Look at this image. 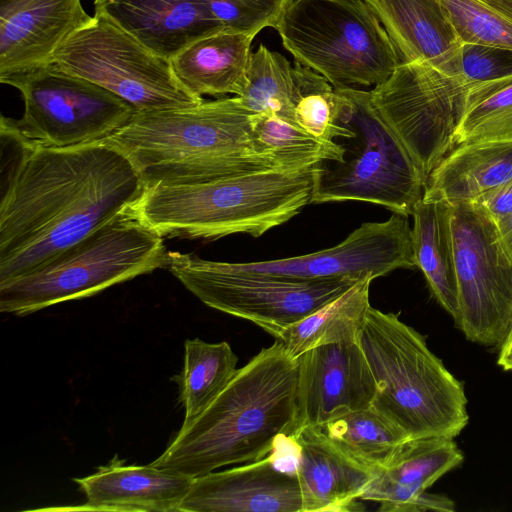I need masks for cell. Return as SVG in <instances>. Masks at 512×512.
<instances>
[{"label":"cell","instance_id":"cell-30","mask_svg":"<svg viewBox=\"0 0 512 512\" xmlns=\"http://www.w3.org/2000/svg\"><path fill=\"white\" fill-rule=\"evenodd\" d=\"M238 97L253 113H270L295 122L297 88L293 66L282 54L260 44L250 53L244 87Z\"/></svg>","mask_w":512,"mask_h":512},{"label":"cell","instance_id":"cell-37","mask_svg":"<svg viewBox=\"0 0 512 512\" xmlns=\"http://www.w3.org/2000/svg\"><path fill=\"white\" fill-rule=\"evenodd\" d=\"M498 351V366L504 371H512V326Z\"/></svg>","mask_w":512,"mask_h":512},{"label":"cell","instance_id":"cell-25","mask_svg":"<svg viewBox=\"0 0 512 512\" xmlns=\"http://www.w3.org/2000/svg\"><path fill=\"white\" fill-rule=\"evenodd\" d=\"M412 217L416 267L422 271L431 295L454 320L458 299L451 206L445 201L422 199Z\"/></svg>","mask_w":512,"mask_h":512},{"label":"cell","instance_id":"cell-22","mask_svg":"<svg viewBox=\"0 0 512 512\" xmlns=\"http://www.w3.org/2000/svg\"><path fill=\"white\" fill-rule=\"evenodd\" d=\"M94 7L169 59L195 40L225 30L203 0H94Z\"/></svg>","mask_w":512,"mask_h":512},{"label":"cell","instance_id":"cell-6","mask_svg":"<svg viewBox=\"0 0 512 512\" xmlns=\"http://www.w3.org/2000/svg\"><path fill=\"white\" fill-rule=\"evenodd\" d=\"M163 240L131 205L39 269L0 284V311L25 316L165 268Z\"/></svg>","mask_w":512,"mask_h":512},{"label":"cell","instance_id":"cell-33","mask_svg":"<svg viewBox=\"0 0 512 512\" xmlns=\"http://www.w3.org/2000/svg\"><path fill=\"white\" fill-rule=\"evenodd\" d=\"M461 43L512 49V0H440Z\"/></svg>","mask_w":512,"mask_h":512},{"label":"cell","instance_id":"cell-17","mask_svg":"<svg viewBox=\"0 0 512 512\" xmlns=\"http://www.w3.org/2000/svg\"><path fill=\"white\" fill-rule=\"evenodd\" d=\"M180 512H302L297 477L268 456L195 477Z\"/></svg>","mask_w":512,"mask_h":512},{"label":"cell","instance_id":"cell-14","mask_svg":"<svg viewBox=\"0 0 512 512\" xmlns=\"http://www.w3.org/2000/svg\"><path fill=\"white\" fill-rule=\"evenodd\" d=\"M231 267L293 280L349 277L373 279L400 268L416 267L412 228L406 216L393 213L384 222H365L334 247L306 255Z\"/></svg>","mask_w":512,"mask_h":512},{"label":"cell","instance_id":"cell-27","mask_svg":"<svg viewBox=\"0 0 512 512\" xmlns=\"http://www.w3.org/2000/svg\"><path fill=\"white\" fill-rule=\"evenodd\" d=\"M237 355L225 342L208 343L199 338L184 343L183 368L172 377L185 411L182 425L197 417L223 390L237 371Z\"/></svg>","mask_w":512,"mask_h":512},{"label":"cell","instance_id":"cell-1","mask_svg":"<svg viewBox=\"0 0 512 512\" xmlns=\"http://www.w3.org/2000/svg\"><path fill=\"white\" fill-rule=\"evenodd\" d=\"M20 147L0 202V284L25 276L129 208L144 190L106 141Z\"/></svg>","mask_w":512,"mask_h":512},{"label":"cell","instance_id":"cell-29","mask_svg":"<svg viewBox=\"0 0 512 512\" xmlns=\"http://www.w3.org/2000/svg\"><path fill=\"white\" fill-rule=\"evenodd\" d=\"M251 139L258 154L272 158L284 169L341 161L344 152L336 141L320 139L296 122L270 113L252 115Z\"/></svg>","mask_w":512,"mask_h":512},{"label":"cell","instance_id":"cell-10","mask_svg":"<svg viewBox=\"0 0 512 512\" xmlns=\"http://www.w3.org/2000/svg\"><path fill=\"white\" fill-rule=\"evenodd\" d=\"M165 268L205 305L248 320L275 339L361 280H293L178 251H167Z\"/></svg>","mask_w":512,"mask_h":512},{"label":"cell","instance_id":"cell-31","mask_svg":"<svg viewBox=\"0 0 512 512\" xmlns=\"http://www.w3.org/2000/svg\"><path fill=\"white\" fill-rule=\"evenodd\" d=\"M512 139V75L470 86L466 109L456 132L464 143Z\"/></svg>","mask_w":512,"mask_h":512},{"label":"cell","instance_id":"cell-36","mask_svg":"<svg viewBox=\"0 0 512 512\" xmlns=\"http://www.w3.org/2000/svg\"><path fill=\"white\" fill-rule=\"evenodd\" d=\"M476 203L498 225L512 216V180L491 189L476 198Z\"/></svg>","mask_w":512,"mask_h":512},{"label":"cell","instance_id":"cell-24","mask_svg":"<svg viewBox=\"0 0 512 512\" xmlns=\"http://www.w3.org/2000/svg\"><path fill=\"white\" fill-rule=\"evenodd\" d=\"M255 36L220 30L187 45L171 58L175 76L193 95L239 96Z\"/></svg>","mask_w":512,"mask_h":512},{"label":"cell","instance_id":"cell-7","mask_svg":"<svg viewBox=\"0 0 512 512\" xmlns=\"http://www.w3.org/2000/svg\"><path fill=\"white\" fill-rule=\"evenodd\" d=\"M335 90L341 124L353 135L336 141L344 150L341 161L317 164L311 203L364 201L412 216L426 177L375 109L370 91Z\"/></svg>","mask_w":512,"mask_h":512},{"label":"cell","instance_id":"cell-18","mask_svg":"<svg viewBox=\"0 0 512 512\" xmlns=\"http://www.w3.org/2000/svg\"><path fill=\"white\" fill-rule=\"evenodd\" d=\"M91 18L81 0H0V81L48 64Z\"/></svg>","mask_w":512,"mask_h":512},{"label":"cell","instance_id":"cell-21","mask_svg":"<svg viewBox=\"0 0 512 512\" xmlns=\"http://www.w3.org/2000/svg\"><path fill=\"white\" fill-rule=\"evenodd\" d=\"M463 460L454 438L407 439L377 471L360 500L379 502L384 512H418L420 496Z\"/></svg>","mask_w":512,"mask_h":512},{"label":"cell","instance_id":"cell-8","mask_svg":"<svg viewBox=\"0 0 512 512\" xmlns=\"http://www.w3.org/2000/svg\"><path fill=\"white\" fill-rule=\"evenodd\" d=\"M274 28L295 61L334 89L381 84L401 62L363 0H290Z\"/></svg>","mask_w":512,"mask_h":512},{"label":"cell","instance_id":"cell-26","mask_svg":"<svg viewBox=\"0 0 512 512\" xmlns=\"http://www.w3.org/2000/svg\"><path fill=\"white\" fill-rule=\"evenodd\" d=\"M368 276L281 332L280 340L287 353L297 359L315 347L356 342L359 330L369 310Z\"/></svg>","mask_w":512,"mask_h":512},{"label":"cell","instance_id":"cell-32","mask_svg":"<svg viewBox=\"0 0 512 512\" xmlns=\"http://www.w3.org/2000/svg\"><path fill=\"white\" fill-rule=\"evenodd\" d=\"M293 76L297 88L295 122L323 140L352 136L353 132L341 124L339 96L329 81L296 61Z\"/></svg>","mask_w":512,"mask_h":512},{"label":"cell","instance_id":"cell-4","mask_svg":"<svg viewBox=\"0 0 512 512\" xmlns=\"http://www.w3.org/2000/svg\"><path fill=\"white\" fill-rule=\"evenodd\" d=\"M317 164L273 168L215 180L145 187L134 212L163 238L259 237L312 202Z\"/></svg>","mask_w":512,"mask_h":512},{"label":"cell","instance_id":"cell-13","mask_svg":"<svg viewBox=\"0 0 512 512\" xmlns=\"http://www.w3.org/2000/svg\"><path fill=\"white\" fill-rule=\"evenodd\" d=\"M470 85L430 65L400 62L370 90L372 103L424 176L456 146Z\"/></svg>","mask_w":512,"mask_h":512},{"label":"cell","instance_id":"cell-11","mask_svg":"<svg viewBox=\"0 0 512 512\" xmlns=\"http://www.w3.org/2000/svg\"><path fill=\"white\" fill-rule=\"evenodd\" d=\"M24 101L18 120L2 116L1 131L25 142L63 148L102 141L137 112L109 90L67 74L50 63L1 81Z\"/></svg>","mask_w":512,"mask_h":512},{"label":"cell","instance_id":"cell-15","mask_svg":"<svg viewBox=\"0 0 512 512\" xmlns=\"http://www.w3.org/2000/svg\"><path fill=\"white\" fill-rule=\"evenodd\" d=\"M297 360L295 431L372 405L376 384L358 341L315 347Z\"/></svg>","mask_w":512,"mask_h":512},{"label":"cell","instance_id":"cell-16","mask_svg":"<svg viewBox=\"0 0 512 512\" xmlns=\"http://www.w3.org/2000/svg\"><path fill=\"white\" fill-rule=\"evenodd\" d=\"M291 464L288 472L298 480L302 512H350L363 510L358 502L376 472L339 450L320 426L303 427L283 436Z\"/></svg>","mask_w":512,"mask_h":512},{"label":"cell","instance_id":"cell-5","mask_svg":"<svg viewBox=\"0 0 512 512\" xmlns=\"http://www.w3.org/2000/svg\"><path fill=\"white\" fill-rule=\"evenodd\" d=\"M357 341L376 384L371 407L410 439L455 438L467 426L462 382L398 314L370 307Z\"/></svg>","mask_w":512,"mask_h":512},{"label":"cell","instance_id":"cell-28","mask_svg":"<svg viewBox=\"0 0 512 512\" xmlns=\"http://www.w3.org/2000/svg\"><path fill=\"white\" fill-rule=\"evenodd\" d=\"M320 427L345 455L376 473L399 445L410 439L371 406L346 413Z\"/></svg>","mask_w":512,"mask_h":512},{"label":"cell","instance_id":"cell-34","mask_svg":"<svg viewBox=\"0 0 512 512\" xmlns=\"http://www.w3.org/2000/svg\"><path fill=\"white\" fill-rule=\"evenodd\" d=\"M290 0H203L210 14L225 30L256 36L275 26Z\"/></svg>","mask_w":512,"mask_h":512},{"label":"cell","instance_id":"cell-2","mask_svg":"<svg viewBox=\"0 0 512 512\" xmlns=\"http://www.w3.org/2000/svg\"><path fill=\"white\" fill-rule=\"evenodd\" d=\"M298 360L277 340L237 369L151 465L193 478L268 456L297 423Z\"/></svg>","mask_w":512,"mask_h":512},{"label":"cell","instance_id":"cell-35","mask_svg":"<svg viewBox=\"0 0 512 512\" xmlns=\"http://www.w3.org/2000/svg\"><path fill=\"white\" fill-rule=\"evenodd\" d=\"M512 75V49L463 43L461 77L470 85L489 82Z\"/></svg>","mask_w":512,"mask_h":512},{"label":"cell","instance_id":"cell-38","mask_svg":"<svg viewBox=\"0 0 512 512\" xmlns=\"http://www.w3.org/2000/svg\"><path fill=\"white\" fill-rule=\"evenodd\" d=\"M501 239L512 256V216L502 223L498 224Z\"/></svg>","mask_w":512,"mask_h":512},{"label":"cell","instance_id":"cell-20","mask_svg":"<svg viewBox=\"0 0 512 512\" xmlns=\"http://www.w3.org/2000/svg\"><path fill=\"white\" fill-rule=\"evenodd\" d=\"M394 44L401 62L461 76V47L440 0H364Z\"/></svg>","mask_w":512,"mask_h":512},{"label":"cell","instance_id":"cell-9","mask_svg":"<svg viewBox=\"0 0 512 512\" xmlns=\"http://www.w3.org/2000/svg\"><path fill=\"white\" fill-rule=\"evenodd\" d=\"M49 63L109 90L137 112L203 101L180 83L171 59L154 52L103 12H94L63 41Z\"/></svg>","mask_w":512,"mask_h":512},{"label":"cell","instance_id":"cell-3","mask_svg":"<svg viewBox=\"0 0 512 512\" xmlns=\"http://www.w3.org/2000/svg\"><path fill=\"white\" fill-rule=\"evenodd\" d=\"M253 114L238 96L136 112L104 141L129 159L144 188L280 168L272 158L255 151Z\"/></svg>","mask_w":512,"mask_h":512},{"label":"cell","instance_id":"cell-19","mask_svg":"<svg viewBox=\"0 0 512 512\" xmlns=\"http://www.w3.org/2000/svg\"><path fill=\"white\" fill-rule=\"evenodd\" d=\"M194 478L151 464H125L115 456L89 476L74 478L86 497L80 510L180 512Z\"/></svg>","mask_w":512,"mask_h":512},{"label":"cell","instance_id":"cell-23","mask_svg":"<svg viewBox=\"0 0 512 512\" xmlns=\"http://www.w3.org/2000/svg\"><path fill=\"white\" fill-rule=\"evenodd\" d=\"M512 180V139L455 146L431 171L423 200L449 204L473 202Z\"/></svg>","mask_w":512,"mask_h":512},{"label":"cell","instance_id":"cell-12","mask_svg":"<svg viewBox=\"0 0 512 512\" xmlns=\"http://www.w3.org/2000/svg\"><path fill=\"white\" fill-rule=\"evenodd\" d=\"M450 206L458 299L455 325L467 340L499 348L512 326V256L483 208L473 202Z\"/></svg>","mask_w":512,"mask_h":512}]
</instances>
